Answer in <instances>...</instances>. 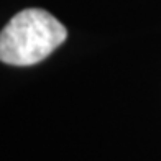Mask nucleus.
<instances>
[{
    "label": "nucleus",
    "instance_id": "nucleus-1",
    "mask_svg": "<svg viewBox=\"0 0 161 161\" xmlns=\"http://www.w3.org/2000/svg\"><path fill=\"white\" fill-rule=\"evenodd\" d=\"M68 30L43 8H26L13 15L0 33V59L10 66H33L58 49Z\"/></svg>",
    "mask_w": 161,
    "mask_h": 161
}]
</instances>
